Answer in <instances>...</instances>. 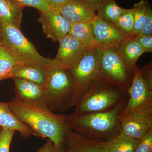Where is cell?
Instances as JSON below:
<instances>
[{"instance_id":"6da1fadb","label":"cell","mask_w":152,"mask_h":152,"mask_svg":"<svg viewBox=\"0 0 152 152\" xmlns=\"http://www.w3.org/2000/svg\"><path fill=\"white\" fill-rule=\"evenodd\" d=\"M9 103L12 113L29 126L36 136L48 138L56 148L64 144L67 129L66 115L55 114L48 109L23 103L15 98Z\"/></svg>"},{"instance_id":"f1b7e54d","label":"cell","mask_w":152,"mask_h":152,"mask_svg":"<svg viewBox=\"0 0 152 152\" xmlns=\"http://www.w3.org/2000/svg\"><path fill=\"white\" fill-rule=\"evenodd\" d=\"M141 35H152V10L149 5L146 15L142 27L138 34Z\"/></svg>"},{"instance_id":"2e32d148","label":"cell","mask_w":152,"mask_h":152,"mask_svg":"<svg viewBox=\"0 0 152 152\" xmlns=\"http://www.w3.org/2000/svg\"><path fill=\"white\" fill-rule=\"evenodd\" d=\"M0 126L7 130L18 131L24 137L36 136L29 126L21 121L12 113L9 102H0Z\"/></svg>"},{"instance_id":"f546056e","label":"cell","mask_w":152,"mask_h":152,"mask_svg":"<svg viewBox=\"0 0 152 152\" xmlns=\"http://www.w3.org/2000/svg\"><path fill=\"white\" fill-rule=\"evenodd\" d=\"M145 50V53L152 52V35H137L133 37Z\"/></svg>"},{"instance_id":"4316f807","label":"cell","mask_w":152,"mask_h":152,"mask_svg":"<svg viewBox=\"0 0 152 152\" xmlns=\"http://www.w3.org/2000/svg\"><path fill=\"white\" fill-rule=\"evenodd\" d=\"M15 131L0 129V152H10L12 140Z\"/></svg>"},{"instance_id":"4dcf8cb0","label":"cell","mask_w":152,"mask_h":152,"mask_svg":"<svg viewBox=\"0 0 152 152\" xmlns=\"http://www.w3.org/2000/svg\"><path fill=\"white\" fill-rule=\"evenodd\" d=\"M141 71L142 76L144 80L150 88L152 89V67L151 66L140 69Z\"/></svg>"},{"instance_id":"cb8c5ba5","label":"cell","mask_w":152,"mask_h":152,"mask_svg":"<svg viewBox=\"0 0 152 152\" xmlns=\"http://www.w3.org/2000/svg\"><path fill=\"white\" fill-rule=\"evenodd\" d=\"M134 23V12L132 8L125 9L114 25L125 37L133 38Z\"/></svg>"},{"instance_id":"8fae6325","label":"cell","mask_w":152,"mask_h":152,"mask_svg":"<svg viewBox=\"0 0 152 152\" xmlns=\"http://www.w3.org/2000/svg\"><path fill=\"white\" fill-rule=\"evenodd\" d=\"M93 37L97 47L104 50L118 47L127 37L114 24L105 21L96 15L91 21Z\"/></svg>"},{"instance_id":"8992f818","label":"cell","mask_w":152,"mask_h":152,"mask_svg":"<svg viewBox=\"0 0 152 152\" xmlns=\"http://www.w3.org/2000/svg\"><path fill=\"white\" fill-rule=\"evenodd\" d=\"M102 50L99 48L88 50L69 69L75 85L77 103L94 83L104 80L101 66Z\"/></svg>"},{"instance_id":"3957f363","label":"cell","mask_w":152,"mask_h":152,"mask_svg":"<svg viewBox=\"0 0 152 152\" xmlns=\"http://www.w3.org/2000/svg\"><path fill=\"white\" fill-rule=\"evenodd\" d=\"M43 87L46 105L50 111L64 112L75 105V82L69 69L60 63L48 69Z\"/></svg>"},{"instance_id":"9a60e30c","label":"cell","mask_w":152,"mask_h":152,"mask_svg":"<svg viewBox=\"0 0 152 152\" xmlns=\"http://www.w3.org/2000/svg\"><path fill=\"white\" fill-rule=\"evenodd\" d=\"M104 143L86 138L67 128L63 144L66 152H101Z\"/></svg>"},{"instance_id":"603a6c76","label":"cell","mask_w":152,"mask_h":152,"mask_svg":"<svg viewBox=\"0 0 152 152\" xmlns=\"http://www.w3.org/2000/svg\"><path fill=\"white\" fill-rule=\"evenodd\" d=\"M23 64L0 41V81L11 78L14 69Z\"/></svg>"},{"instance_id":"9c48e42d","label":"cell","mask_w":152,"mask_h":152,"mask_svg":"<svg viewBox=\"0 0 152 152\" xmlns=\"http://www.w3.org/2000/svg\"><path fill=\"white\" fill-rule=\"evenodd\" d=\"M119 119L121 132L140 140L152 129V108L120 114Z\"/></svg>"},{"instance_id":"44dd1931","label":"cell","mask_w":152,"mask_h":152,"mask_svg":"<svg viewBox=\"0 0 152 152\" xmlns=\"http://www.w3.org/2000/svg\"><path fill=\"white\" fill-rule=\"evenodd\" d=\"M139 142L121 132L104 142L101 152H134Z\"/></svg>"},{"instance_id":"e575fe53","label":"cell","mask_w":152,"mask_h":152,"mask_svg":"<svg viewBox=\"0 0 152 152\" xmlns=\"http://www.w3.org/2000/svg\"><path fill=\"white\" fill-rule=\"evenodd\" d=\"M56 152H66L64 147V144L56 148Z\"/></svg>"},{"instance_id":"7a4b0ae2","label":"cell","mask_w":152,"mask_h":152,"mask_svg":"<svg viewBox=\"0 0 152 152\" xmlns=\"http://www.w3.org/2000/svg\"><path fill=\"white\" fill-rule=\"evenodd\" d=\"M126 104L107 111L66 115L67 127L89 140L107 141L121 132L119 115Z\"/></svg>"},{"instance_id":"ac0fdd59","label":"cell","mask_w":152,"mask_h":152,"mask_svg":"<svg viewBox=\"0 0 152 152\" xmlns=\"http://www.w3.org/2000/svg\"><path fill=\"white\" fill-rule=\"evenodd\" d=\"M48 69L20 64L14 69L11 79L27 80L43 86L46 80Z\"/></svg>"},{"instance_id":"484cf974","label":"cell","mask_w":152,"mask_h":152,"mask_svg":"<svg viewBox=\"0 0 152 152\" xmlns=\"http://www.w3.org/2000/svg\"><path fill=\"white\" fill-rule=\"evenodd\" d=\"M23 7H31L40 12H45L51 8L46 0H12Z\"/></svg>"},{"instance_id":"e0dca14e","label":"cell","mask_w":152,"mask_h":152,"mask_svg":"<svg viewBox=\"0 0 152 152\" xmlns=\"http://www.w3.org/2000/svg\"><path fill=\"white\" fill-rule=\"evenodd\" d=\"M118 51L125 64L133 70L139 58L145 53L142 47L133 38H127L117 47Z\"/></svg>"},{"instance_id":"d6a6232c","label":"cell","mask_w":152,"mask_h":152,"mask_svg":"<svg viewBox=\"0 0 152 152\" xmlns=\"http://www.w3.org/2000/svg\"><path fill=\"white\" fill-rule=\"evenodd\" d=\"M50 7L60 10L67 2L69 0H46Z\"/></svg>"},{"instance_id":"7402d4cb","label":"cell","mask_w":152,"mask_h":152,"mask_svg":"<svg viewBox=\"0 0 152 152\" xmlns=\"http://www.w3.org/2000/svg\"><path fill=\"white\" fill-rule=\"evenodd\" d=\"M125 10L115 0H102L96 7V16L105 21L114 24Z\"/></svg>"},{"instance_id":"d6986e66","label":"cell","mask_w":152,"mask_h":152,"mask_svg":"<svg viewBox=\"0 0 152 152\" xmlns=\"http://www.w3.org/2000/svg\"><path fill=\"white\" fill-rule=\"evenodd\" d=\"M23 8L12 0H0V24H10L20 29Z\"/></svg>"},{"instance_id":"52a82bcc","label":"cell","mask_w":152,"mask_h":152,"mask_svg":"<svg viewBox=\"0 0 152 152\" xmlns=\"http://www.w3.org/2000/svg\"><path fill=\"white\" fill-rule=\"evenodd\" d=\"M101 66L104 80L128 91L132 82L133 70L125 64L117 47L102 50Z\"/></svg>"},{"instance_id":"4fadbf2b","label":"cell","mask_w":152,"mask_h":152,"mask_svg":"<svg viewBox=\"0 0 152 152\" xmlns=\"http://www.w3.org/2000/svg\"><path fill=\"white\" fill-rule=\"evenodd\" d=\"M59 42V47L55 59L69 69L77 64L88 50L69 34L62 38Z\"/></svg>"},{"instance_id":"1f68e13d","label":"cell","mask_w":152,"mask_h":152,"mask_svg":"<svg viewBox=\"0 0 152 152\" xmlns=\"http://www.w3.org/2000/svg\"><path fill=\"white\" fill-rule=\"evenodd\" d=\"M56 149L53 142L49 140L42 147L38 149L37 152H56Z\"/></svg>"},{"instance_id":"ba28073f","label":"cell","mask_w":152,"mask_h":152,"mask_svg":"<svg viewBox=\"0 0 152 152\" xmlns=\"http://www.w3.org/2000/svg\"><path fill=\"white\" fill-rule=\"evenodd\" d=\"M127 91V102L121 115L152 108V89L144 80L141 71L137 66L133 69L132 78Z\"/></svg>"},{"instance_id":"836d02e7","label":"cell","mask_w":152,"mask_h":152,"mask_svg":"<svg viewBox=\"0 0 152 152\" xmlns=\"http://www.w3.org/2000/svg\"><path fill=\"white\" fill-rule=\"evenodd\" d=\"M85 1H86L88 3L92 5L93 6L95 7V9H96L97 6L101 2V1H102V0H85Z\"/></svg>"},{"instance_id":"5b68a950","label":"cell","mask_w":152,"mask_h":152,"mask_svg":"<svg viewBox=\"0 0 152 152\" xmlns=\"http://www.w3.org/2000/svg\"><path fill=\"white\" fill-rule=\"evenodd\" d=\"M0 41L23 64L48 69L60 63L55 58L41 56L20 29L14 25L0 24Z\"/></svg>"},{"instance_id":"7c38bea8","label":"cell","mask_w":152,"mask_h":152,"mask_svg":"<svg viewBox=\"0 0 152 152\" xmlns=\"http://www.w3.org/2000/svg\"><path fill=\"white\" fill-rule=\"evenodd\" d=\"M15 99L23 103L48 109L43 86L24 79L14 78Z\"/></svg>"},{"instance_id":"277c9868","label":"cell","mask_w":152,"mask_h":152,"mask_svg":"<svg viewBox=\"0 0 152 152\" xmlns=\"http://www.w3.org/2000/svg\"><path fill=\"white\" fill-rule=\"evenodd\" d=\"M128 91L104 80L95 83L78 101L71 115L100 113L126 104Z\"/></svg>"},{"instance_id":"83f0119b","label":"cell","mask_w":152,"mask_h":152,"mask_svg":"<svg viewBox=\"0 0 152 152\" xmlns=\"http://www.w3.org/2000/svg\"><path fill=\"white\" fill-rule=\"evenodd\" d=\"M134 152H152V129L140 140Z\"/></svg>"},{"instance_id":"ffe728a7","label":"cell","mask_w":152,"mask_h":152,"mask_svg":"<svg viewBox=\"0 0 152 152\" xmlns=\"http://www.w3.org/2000/svg\"><path fill=\"white\" fill-rule=\"evenodd\" d=\"M69 34L88 50L98 48L93 37L91 21L72 23Z\"/></svg>"},{"instance_id":"5bb4252c","label":"cell","mask_w":152,"mask_h":152,"mask_svg":"<svg viewBox=\"0 0 152 152\" xmlns=\"http://www.w3.org/2000/svg\"><path fill=\"white\" fill-rule=\"evenodd\" d=\"M59 10L72 23L91 21L96 15L95 7L85 0H69Z\"/></svg>"},{"instance_id":"30bf717a","label":"cell","mask_w":152,"mask_h":152,"mask_svg":"<svg viewBox=\"0 0 152 152\" xmlns=\"http://www.w3.org/2000/svg\"><path fill=\"white\" fill-rule=\"evenodd\" d=\"M40 13L38 21L42 25L43 31L47 38L53 42H59L69 34L72 23L59 10L51 8Z\"/></svg>"},{"instance_id":"d4e9b609","label":"cell","mask_w":152,"mask_h":152,"mask_svg":"<svg viewBox=\"0 0 152 152\" xmlns=\"http://www.w3.org/2000/svg\"><path fill=\"white\" fill-rule=\"evenodd\" d=\"M148 1L141 0L134 4L132 9L134 12V23L133 35L134 37L138 34L143 23L147 9L149 5Z\"/></svg>"}]
</instances>
